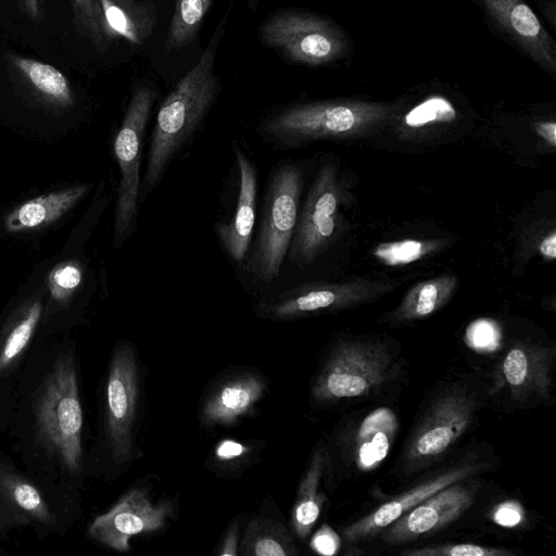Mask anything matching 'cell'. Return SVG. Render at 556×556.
Masks as SVG:
<instances>
[{
  "label": "cell",
  "instance_id": "cell-3",
  "mask_svg": "<svg viewBox=\"0 0 556 556\" xmlns=\"http://www.w3.org/2000/svg\"><path fill=\"white\" fill-rule=\"evenodd\" d=\"M483 400L481 390L468 381L444 386L418 416L396 469L410 476L441 460L472 426Z\"/></svg>",
  "mask_w": 556,
  "mask_h": 556
},
{
  "label": "cell",
  "instance_id": "cell-17",
  "mask_svg": "<svg viewBox=\"0 0 556 556\" xmlns=\"http://www.w3.org/2000/svg\"><path fill=\"white\" fill-rule=\"evenodd\" d=\"M232 150L240 172V190L235 214L227 224H218V239L236 263H242L251 249L257 200V170L242 147L235 142Z\"/></svg>",
  "mask_w": 556,
  "mask_h": 556
},
{
  "label": "cell",
  "instance_id": "cell-4",
  "mask_svg": "<svg viewBox=\"0 0 556 556\" xmlns=\"http://www.w3.org/2000/svg\"><path fill=\"white\" fill-rule=\"evenodd\" d=\"M401 370L400 357L383 340L342 339L318 370L312 396L323 404L366 399L395 381Z\"/></svg>",
  "mask_w": 556,
  "mask_h": 556
},
{
  "label": "cell",
  "instance_id": "cell-36",
  "mask_svg": "<svg viewBox=\"0 0 556 556\" xmlns=\"http://www.w3.org/2000/svg\"><path fill=\"white\" fill-rule=\"evenodd\" d=\"M249 452L250 448L247 445L232 439L222 440L215 447V456L223 463L239 460Z\"/></svg>",
  "mask_w": 556,
  "mask_h": 556
},
{
  "label": "cell",
  "instance_id": "cell-7",
  "mask_svg": "<svg viewBox=\"0 0 556 556\" xmlns=\"http://www.w3.org/2000/svg\"><path fill=\"white\" fill-rule=\"evenodd\" d=\"M155 97V90L148 86L137 87L132 91L114 141V153L121 173L114 222L115 247L127 240L137 226L141 202V159Z\"/></svg>",
  "mask_w": 556,
  "mask_h": 556
},
{
  "label": "cell",
  "instance_id": "cell-6",
  "mask_svg": "<svg viewBox=\"0 0 556 556\" xmlns=\"http://www.w3.org/2000/svg\"><path fill=\"white\" fill-rule=\"evenodd\" d=\"M302 189L303 172L295 163H282L270 175L256 241L245 263L258 280L269 282L280 274L296 226Z\"/></svg>",
  "mask_w": 556,
  "mask_h": 556
},
{
  "label": "cell",
  "instance_id": "cell-40",
  "mask_svg": "<svg viewBox=\"0 0 556 556\" xmlns=\"http://www.w3.org/2000/svg\"><path fill=\"white\" fill-rule=\"evenodd\" d=\"M23 2L28 14L31 17L37 18L39 16V4L41 0H23Z\"/></svg>",
  "mask_w": 556,
  "mask_h": 556
},
{
  "label": "cell",
  "instance_id": "cell-23",
  "mask_svg": "<svg viewBox=\"0 0 556 556\" xmlns=\"http://www.w3.org/2000/svg\"><path fill=\"white\" fill-rule=\"evenodd\" d=\"M0 495L3 501L26 520L52 525L55 517L40 491L12 468L0 465Z\"/></svg>",
  "mask_w": 556,
  "mask_h": 556
},
{
  "label": "cell",
  "instance_id": "cell-21",
  "mask_svg": "<svg viewBox=\"0 0 556 556\" xmlns=\"http://www.w3.org/2000/svg\"><path fill=\"white\" fill-rule=\"evenodd\" d=\"M454 275H441L414 285L402 302L384 318L383 323L402 325L420 320L442 308L456 290Z\"/></svg>",
  "mask_w": 556,
  "mask_h": 556
},
{
  "label": "cell",
  "instance_id": "cell-24",
  "mask_svg": "<svg viewBox=\"0 0 556 556\" xmlns=\"http://www.w3.org/2000/svg\"><path fill=\"white\" fill-rule=\"evenodd\" d=\"M42 312L34 300L14 316L0 340V378L22 357L35 333Z\"/></svg>",
  "mask_w": 556,
  "mask_h": 556
},
{
  "label": "cell",
  "instance_id": "cell-15",
  "mask_svg": "<svg viewBox=\"0 0 556 556\" xmlns=\"http://www.w3.org/2000/svg\"><path fill=\"white\" fill-rule=\"evenodd\" d=\"M488 465L476 460H465L420 481L415 486L381 504L367 516L342 529V539L348 543L377 538L387 527L406 514L421 501L454 482L471 478Z\"/></svg>",
  "mask_w": 556,
  "mask_h": 556
},
{
  "label": "cell",
  "instance_id": "cell-30",
  "mask_svg": "<svg viewBox=\"0 0 556 556\" xmlns=\"http://www.w3.org/2000/svg\"><path fill=\"white\" fill-rule=\"evenodd\" d=\"M457 117L453 103L442 96H430L404 116V124L420 128L430 124L451 123Z\"/></svg>",
  "mask_w": 556,
  "mask_h": 556
},
{
  "label": "cell",
  "instance_id": "cell-20",
  "mask_svg": "<svg viewBox=\"0 0 556 556\" xmlns=\"http://www.w3.org/2000/svg\"><path fill=\"white\" fill-rule=\"evenodd\" d=\"M89 189V185H78L34 198L12 211L5 217L4 227L9 232H20L53 223L77 204Z\"/></svg>",
  "mask_w": 556,
  "mask_h": 556
},
{
  "label": "cell",
  "instance_id": "cell-2",
  "mask_svg": "<svg viewBox=\"0 0 556 556\" xmlns=\"http://www.w3.org/2000/svg\"><path fill=\"white\" fill-rule=\"evenodd\" d=\"M392 110L380 103L321 101L288 106L263 119L257 134L275 147L287 149L319 140H334L366 134L391 117Z\"/></svg>",
  "mask_w": 556,
  "mask_h": 556
},
{
  "label": "cell",
  "instance_id": "cell-16",
  "mask_svg": "<svg viewBox=\"0 0 556 556\" xmlns=\"http://www.w3.org/2000/svg\"><path fill=\"white\" fill-rule=\"evenodd\" d=\"M554 352L546 346L520 342L511 345L501 363L502 386L510 400L529 404L549 400Z\"/></svg>",
  "mask_w": 556,
  "mask_h": 556
},
{
  "label": "cell",
  "instance_id": "cell-37",
  "mask_svg": "<svg viewBox=\"0 0 556 556\" xmlns=\"http://www.w3.org/2000/svg\"><path fill=\"white\" fill-rule=\"evenodd\" d=\"M217 554L219 556H235L238 554V527L236 523H233L227 531Z\"/></svg>",
  "mask_w": 556,
  "mask_h": 556
},
{
  "label": "cell",
  "instance_id": "cell-10",
  "mask_svg": "<svg viewBox=\"0 0 556 556\" xmlns=\"http://www.w3.org/2000/svg\"><path fill=\"white\" fill-rule=\"evenodd\" d=\"M341 185L333 162L324 163L299 213L289 248L293 264L305 267L326 251L338 233Z\"/></svg>",
  "mask_w": 556,
  "mask_h": 556
},
{
  "label": "cell",
  "instance_id": "cell-28",
  "mask_svg": "<svg viewBox=\"0 0 556 556\" xmlns=\"http://www.w3.org/2000/svg\"><path fill=\"white\" fill-rule=\"evenodd\" d=\"M212 0H176L165 46L168 51L189 45L197 36Z\"/></svg>",
  "mask_w": 556,
  "mask_h": 556
},
{
  "label": "cell",
  "instance_id": "cell-41",
  "mask_svg": "<svg viewBox=\"0 0 556 556\" xmlns=\"http://www.w3.org/2000/svg\"><path fill=\"white\" fill-rule=\"evenodd\" d=\"M248 1V4L249 7L252 9V10H255L258 5V0H247Z\"/></svg>",
  "mask_w": 556,
  "mask_h": 556
},
{
  "label": "cell",
  "instance_id": "cell-1",
  "mask_svg": "<svg viewBox=\"0 0 556 556\" xmlns=\"http://www.w3.org/2000/svg\"><path fill=\"white\" fill-rule=\"evenodd\" d=\"M223 23L198 62L178 81L157 111L141 186V201L159 185L174 159L191 141L216 100L218 80L215 56L223 36Z\"/></svg>",
  "mask_w": 556,
  "mask_h": 556
},
{
  "label": "cell",
  "instance_id": "cell-33",
  "mask_svg": "<svg viewBox=\"0 0 556 556\" xmlns=\"http://www.w3.org/2000/svg\"><path fill=\"white\" fill-rule=\"evenodd\" d=\"M77 24L97 45L101 46L104 34L101 26V14L98 0H71Z\"/></svg>",
  "mask_w": 556,
  "mask_h": 556
},
{
  "label": "cell",
  "instance_id": "cell-9",
  "mask_svg": "<svg viewBox=\"0 0 556 556\" xmlns=\"http://www.w3.org/2000/svg\"><path fill=\"white\" fill-rule=\"evenodd\" d=\"M394 287L390 282L364 279L304 283L262 301L256 312L275 320L332 313L372 301Z\"/></svg>",
  "mask_w": 556,
  "mask_h": 556
},
{
  "label": "cell",
  "instance_id": "cell-29",
  "mask_svg": "<svg viewBox=\"0 0 556 556\" xmlns=\"http://www.w3.org/2000/svg\"><path fill=\"white\" fill-rule=\"evenodd\" d=\"M442 244L443 242L438 240L418 239L382 242L374 248L372 255L387 266H405L430 255Z\"/></svg>",
  "mask_w": 556,
  "mask_h": 556
},
{
  "label": "cell",
  "instance_id": "cell-19",
  "mask_svg": "<svg viewBox=\"0 0 556 556\" xmlns=\"http://www.w3.org/2000/svg\"><path fill=\"white\" fill-rule=\"evenodd\" d=\"M265 389V380L254 372H243L224 379L205 397L201 409L203 424H235L254 407Z\"/></svg>",
  "mask_w": 556,
  "mask_h": 556
},
{
  "label": "cell",
  "instance_id": "cell-11",
  "mask_svg": "<svg viewBox=\"0 0 556 556\" xmlns=\"http://www.w3.org/2000/svg\"><path fill=\"white\" fill-rule=\"evenodd\" d=\"M132 348L118 345L112 355L106 382V437L113 459L127 462L132 450L139 383Z\"/></svg>",
  "mask_w": 556,
  "mask_h": 556
},
{
  "label": "cell",
  "instance_id": "cell-18",
  "mask_svg": "<svg viewBox=\"0 0 556 556\" xmlns=\"http://www.w3.org/2000/svg\"><path fill=\"white\" fill-rule=\"evenodd\" d=\"M496 22L545 70L555 74L556 48L525 0H481Z\"/></svg>",
  "mask_w": 556,
  "mask_h": 556
},
{
  "label": "cell",
  "instance_id": "cell-12",
  "mask_svg": "<svg viewBox=\"0 0 556 556\" xmlns=\"http://www.w3.org/2000/svg\"><path fill=\"white\" fill-rule=\"evenodd\" d=\"M400 429L395 413L376 407L352 416L338 431L336 446L345 469L368 472L388 457Z\"/></svg>",
  "mask_w": 556,
  "mask_h": 556
},
{
  "label": "cell",
  "instance_id": "cell-22",
  "mask_svg": "<svg viewBox=\"0 0 556 556\" xmlns=\"http://www.w3.org/2000/svg\"><path fill=\"white\" fill-rule=\"evenodd\" d=\"M329 467V455L323 445L314 451L308 467L299 484L291 511V526L295 534L305 540L316 523L325 495L320 491L321 478Z\"/></svg>",
  "mask_w": 556,
  "mask_h": 556
},
{
  "label": "cell",
  "instance_id": "cell-34",
  "mask_svg": "<svg viewBox=\"0 0 556 556\" xmlns=\"http://www.w3.org/2000/svg\"><path fill=\"white\" fill-rule=\"evenodd\" d=\"M309 546L319 555L332 556L340 548V536L328 525H324L312 536Z\"/></svg>",
  "mask_w": 556,
  "mask_h": 556
},
{
  "label": "cell",
  "instance_id": "cell-26",
  "mask_svg": "<svg viewBox=\"0 0 556 556\" xmlns=\"http://www.w3.org/2000/svg\"><path fill=\"white\" fill-rule=\"evenodd\" d=\"M299 552L289 531L269 519H254L248 526L241 554L249 556H293Z\"/></svg>",
  "mask_w": 556,
  "mask_h": 556
},
{
  "label": "cell",
  "instance_id": "cell-39",
  "mask_svg": "<svg viewBox=\"0 0 556 556\" xmlns=\"http://www.w3.org/2000/svg\"><path fill=\"white\" fill-rule=\"evenodd\" d=\"M540 254L546 260L556 258V232L552 231L539 244Z\"/></svg>",
  "mask_w": 556,
  "mask_h": 556
},
{
  "label": "cell",
  "instance_id": "cell-38",
  "mask_svg": "<svg viewBox=\"0 0 556 556\" xmlns=\"http://www.w3.org/2000/svg\"><path fill=\"white\" fill-rule=\"evenodd\" d=\"M535 132L549 146H556V123L554 121H543L534 124Z\"/></svg>",
  "mask_w": 556,
  "mask_h": 556
},
{
  "label": "cell",
  "instance_id": "cell-14",
  "mask_svg": "<svg viewBox=\"0 0 556 556\" xmlns=\"http://www.w3.org/2000/svg\"><path fill=\"white\" fill-rule=\"evenodd\" d=\"M170 513L169 502L153 503L143 489H132L92 521L88 534L112 549L127 552L134 535L159 530Z\"/></svg>",
  "mask_w": 556,
  "mask_h": 556
},
{
  "label": "cell",
  "instance_id": "cell-32",
  "mask_svg": "<svg viewBox=\"0 0 556 556\" xmlns=\"http://www.w3.org/2000/svg\"><path fill=\"white\" fill-rule=\"evenodd\" d=\"M401 554L407 556H507L511 555V552L471 543H458L414 548Z\"/></svg>",
  "mask_w": 556,
  "mask_h": 556
},
{
  "label": "cell",
  "instance_id": "cell-8",
  "mask_svg": "<svg viewBox=\"0 0 556 556\" xmlns=\"http://www.w3.org/2000/svg\"><path fill=\"white\" fill-rule=\"evenodd\" d=\"M260 38L289 61L312 66L331 63L345 51L344 38L336 26L302 12L269 16L261 26Z\"/></svg>",
  "mask_w": 556,
  "mask_h": 556
},
{
  "label": "cell",
  "instance_id": "cell-31",
  "mask_svg": "<svg viewBox=\"0 0 556 556\" xmlns=\"http://www.w3.org/2000/svg\"><path fill=\"white\" fill-rule=\"evenodd\" d=\"M81 268L75 262H63L58 264L49 274L48 288L58 303H65L79 287L81 282Z\"/></svg>",
  "mask_w": 556,
  "mask_h": 556
},
{
  "label": "cell",
  "instance_id": "cell-35",
  "mask_svg": "<svg viewBox=\"0 0 556 556\" xmlns=\"http://www.w3.org/2000/svg\"><path fill=\"white\" fill-rule=\"evenodd\" d=\"M522 518L523 510L521 506L513 501L500 504L493 513L494 521L508 528L519 525Z\"/></svg>",
  "mask_w": 556,
  "mask_h": 556
},
{
  "label": "cell",
  "instance_id": "cell-13",
  "mask_svg": "<svg viewBox=\"0 0 556 556\" xmlns=\"http://www.w3.org/2000/svg\"><path fill=\"white\" fill-rule=\"evenodd\" d=\"M469 478L454 482L421 501L378 534L389 545L404 544L457 520L473 504L476 486Z\"/></svg>",
  "mask_w": 556,
  "mask_h": 556
},
{
  "label": "cell",
  "instance_id": "cell-27",
  "mask_svg": "<svg viewBox=\"0 0 556 556\" xmlns=\"http://www.w3.org/2000/svg\"><path fill=\"white\" fill-rule=\"evenodd\" d=\"M102 31L106 36L123 37L134 45H140L151 26L143 21L141 9L127 0H98Z\"/></svg>",
  "mask_w": 556,
  "mask_h": 556
},
{
  "label": "cell",
  "instance_id": "cell-5",
  "mask_svg": "<svg viewBox=\"0 0 556 556\" xmlns=\"http://www.w3.org/2000/svg\"><path fill=\"white\" fill-rule=\"evenodd\" d=\"M36 427L46 447L72 475L83 466V408L76 366L71 352L54 361L36 404Z\"/></svg>",
  "mask_w": 556,
  "mask_h": 556
},
{
  "label": "cell",
  "instance_id": "cell-25",
  "mask_svg": "<svg viewBox=\"0 0 556 556\" xmlns=\"http://www.w3.org/2000/svg\"><path fill=\"white\" fill-rule=\"evenodd\" d=\"M11 62L26 81L47 101L62 106L73 103L71 85L52 65L23 56H11Z\"/></svg>",
  "mask_w": 556,
  "mask_h": 556
}]
</instances>
